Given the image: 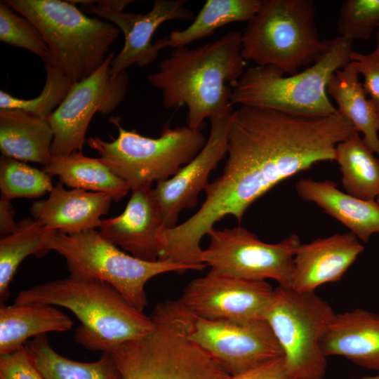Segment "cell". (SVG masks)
Returning <instances> with one entry per match:
<instances>
[{
    "label": "cell",
    "mask_w": 379,
    "mask_h": 379,
    "mask_svg": "<svg viewBox=\"0 0 379 379\" xmlns=\"http://www.w3.org/2000/svg\"><path fill=\"white\" fill-rule=\"evenodd\" d=\"M39 303L70 310L81 324L75 342L91 351L111 352L128 341L150 333L155 324L109 284L98 279L69 275L20 291L13 304Z\"/></svg>",
    "instance_id": "3"
},
{
    "label": "cell",
    "mask_w": 379,
    "mask_h": 379,
    "mask_svg": "<svg viewBox=\"0 0 379 379\" xmlns=\"http://www.w3.org/2000/svg\"><path fill=\"white\" fill-rule=\"evenodd\" d=\"M97 6L108 12H122L126 6L134 2L132 0H99Z\"/></svg>",
    "instance_id": "38"
},
{
    "label": "cell",
    "mask_w": 379,
    "mask_h": 379,
    "mask_svg": "<svg viewBox=\"0 0 379 379\" xmlns=\"http://www.w3.org/2000/svg\"><path fill=\"white\" fill-rule=\"evenodd\" d=\"M155 328L109 352L122 379H228L231 375L189 338L193 315L178 301L157 303Z\"/></svg>",
    "instance_id": "4"
},
{
    "label": "cell",
    "mask_w": 379,
    "mask_h": 379,
    "mask_svg": "<svg viewBox=\"0 0 379 379\" xmlns=\"http://www.w3.org/2000/svg\"><path fill=\"white\" fill-rule=\"evenodd\" d=\"M1 198L11 201L18 197L36 198L53 188L51 175L43 169L1 155L0 159Z\"/></svg>",
    "instance_id": "30"
},
{
    "label": "cell",
    "mask_w": 379,
    "mask_h": 379,
    "mask_svg": "<svg viewBox=\"0 0 379 379\" xmlns=\"http://www.w3.org/2000/svg\"><path fill=\"white\" fill-rule=\"evenodd\" d=\"M228 379H295L289 373L284 356L270 360Z\"/></svg>",
    "instance_id": "36"
},
{
    "label": "cell",
    "mask_w": 379,
    "mask_h": 379,
    "mask_svg": "<svg viewBox=\"0 0 379 379\" xmlns=\"http://www.w3.org/2000/svg\"><path fill=\"white\" fill-rule=\"evenodd\" d=\"M3 1L36 26L48 49L44 64L63 72L72 84L103 64L120 33L112 23L88 17L68 1Z\"/></svg>",
    "instance_id": "6"
},
{
    "label": "cell",
    "mask_w": 379,
    "mask_h": 379,
    "mask_svg": "<svg viewBox=\"0 0 379 379\" xmlns=\"http://www.w3.org/2000/svg\"><path fill=\"white\" fill-rule=\"evenodd\" d=\"M152 186L147 184L131 190L124 211L116 217L102 219L99 232L131 255L154 262L158 260L157 236L164 225Z\"/></svg>",
    "instance_id": "17"
},
{
    "label": "cell",
    "mask_w": 379,
    "mask_h": 379,
    "mask_svg": "<svg viewBox=\"0 0 379 379\" xmlns=\"http://www.w3.org/2000/svg\"><path fill=\"white\" fill-rule=\"evenodd\" d=\"M186 3L185 0H155L145 14L108 12L95 4L81 5V10L109 20L124 34V47L111 63V75L115 78L134 64L145 67L157 59L159 50L152 43L154 33L165 22L193 20L194 13L185 7Z\"/></svg>",
    "instance_id": "16"
},
{
    "label": "cell",
    "mask_w": 379,
    "mask_h": 379,
    "mask_svg": "<svg viewBox=\"0 0 379 379\" xmlns=\"http://www.w3.org/2000/svg\"><path fill=\"white\" fill-rule=\"evenodd\" d=\"M356 132L338 111L312 117L240 105L231 115L223 172L205 188L187 228L203 237L227 215L240 222L248 207L281 181L335 161L337 145Z\"/></svg>",
    "instance_id": "1"
},
{
    "label": "cell",
    "mask_w": 379,
    "mask_h": 379,
    "mask_svg": "<svg viewBox=\"0 0 379 379\" xmlns=\"http://www.w3.org/2000/svg\"><path fill=\"white\" fill-rule=\"evenodd\" d=\"M15 211L11 201L1 198L0 199V234L6 237L14 232L18 223L14 220Z\"/></svg>",
    "instance_id": "37"
},
{
    "label": "cell",
    "mask_w": 379,
    "mask_h": 379,
    "mask_svg": "<svg viewBox=\"0 0 379 379\" xmlns=\"http://www.w3.org/2000/svg\"><path fill=\"white\" fill-rule=\"evenodd\" d=\"M46 82L41 93L29 100L18 98L0 91V109H20L48 119L65 98L72 84L59 69L45 65Z\"/></svg>",
    "instance_id": "31"
},
{
    "label": "cell",
    "mask_w": 379,
    "mask_h": 379,
    "mask_svg": "<svg viewBox=\"0 0 379 379\" xmlns=\"http://www.w3.org/2000/svg\"><path fill=\"white\" fill-rule=\"evenodd\" d=\"M340 34L353 41L366 40L379 27V0H347L337 20Z\"/></svg>",
    "instance_id": "33"
},
{
    "label": "cell",
    "mask_w": 379,
    "mask_h": 379,
    "mask_svg": "<svg viewBox=\"0 0 379 379\" xmlns=\"http://www.w3.org/2000/svg\"><path fill=\"white\" fill-rule=\"evenodd\" d=\"M327 93L337 111L348 119L379 158V114L364 90L359 74L350 61L331 77Z\"/></svg>",
    "instance_id": "24"
},
{
    "label": "cell",
    "mask_w": 379,
    "mask_h": 379,
    "mask_svg": "<svg viewBox=\"0 0 379 379\" xmlns=\"http://www.w3.org/2000/svg\"><path fill=\"white\" fill-rule=\"evenodd\" d=\"M43 170L51 176L57 175L60 182L69 187L105 193L115 201H119L131 190L128 183L100 158L86 157L82 152L52 156Z\"/></svg>",
    "instance_id": "25"
},
{
    "label": "cell",
    "mask_w": 379,
    "mask_h": 379,
    "mask_svg": "<svg viewBox=\"0 0 379 379\" xmlns=\"http://www.w3.org/2000/svg\"><path fill=\"white\" fill-rule=\"evenodd\" d=\"M375 155L359 132L337 145L335 161L339 165L347 193L364 200H376L379 194V158Z\"/></svg>",
    "instance_id": "27"
},
{
    "label": "cell",
    "mask_w": 379,
    "mask_h": 379,
    "mask_svg": "<svg viewBox=\"0 0 379 379\" xmlns=\"http://www.w3.org/2000/svg\"><path fill=\"white\" fill-rule=\"evenodd\" d=\"M262 0H207L192 22L185 29L172 31L155 41L160 51L183 47L212 35L227 24L248 22L258 11Z\"/></svg>",
    "instance_id": "26"
},
{
    "label": "cell",
    "mask_w": 379,
    "mask_h": 379,
    "mask_svg": "<svg viewBox=\"0 0 379 379\" xmlns=\"http://www.w3.org/2000/svg\"><path fill=\"white\" fill-rule=\"evenodd\" d=\"M189 338L234 375L284 356L264 319L208 320L194 316Z\"/></svg>",
    "instance_id": "13"
},
{
    "label": "cell",
    "mask_w": 379,
    "mask_h": 379,
    "mask_svg": "<svg viewBox=\"0 0 379 379\" xmlns=\"http://www.w3.org/2000/svg\"><path fill=\"white\" fill-rule=\"evenodd\" d=\"M57 232L49 230L32 218L22 219L16 230L0 240V300L10 296L9 286L22 260L30 255L43 257L49 252V239Z\"/></svg>",
    "instance_id": "29"
},
{
    "label": "cell",
    "mask_w": 379,
    "mask_h": 379,
    "mask_svg": "<svg viewBox=\"0 0 379 379\" xmlns=\"http://www.w3.org/2000/svg\"><path fill=\"white\" fill-rule=\"evenodd\" d=\"M357 379H379V373L375 375L364 376L362 378Z\"/></svg>",
    "instance_id": "39"
},
{
    "label": "cell",
    "mask_w": 379,
    "mask_h": 379,
    "mask_svg": "<svg viewBox=\"0 0 379 379\" xmlns=\"http://www.w3.org/2000/svg\"><path fill=\"white\" fill-rule=\"evenodd\" d=\"M312 0H262L242 34V56L258 66H272L294 74L323 52Z\"/></svg>",
    "instance_id": "7"
},
{
    "label": "cell",
    "mask_w": 379,
    "mask_h": 379,
    "mask_svg": "<svg viewBox=\"0 0 379 379\" xmlns=\"http://www.w3.org/2000/svg\"><path fill=\"white\" fill-rule=\"evenodd\" d=\"M242 33L232 30L194 48H173L148 82L161 90L166 108L186 106L187 126L201 131L205 119L231 114V86L244 72Z\"/></svg>",
    "instance_id": "2"
},
{
    "label": "cell",
    "mask_w": 379,
    "mask_h": 379,
    "mask_svg": "<svg viewBox=\"0 0 379 379\" xmlns=\"http://www.w3.org/2000/svg\"><path fill=\"white\" fill-rule=\"evenodd\" d=\"M110 121L119 131L116 139L107 142L90 137L86 142L131 190L171 178L199 154L207 140L201 131L187 126L171 128L166 122L160 135L152 138L125 130L119 118Z\"/></svg>",
    "instance_id": "8"
},
{
    "label": "cell",
    "mask_w": 379,
    "mask_h": 379,
    "mask_svg": "<svg viewBox=\"0 0 379 379\" xmlns=\"http://www.w3.org/2000/svg\"><path fill=\"white\" fill-rule=\"evenodd\" d=\"M314 291L299 292L278 286L265 314L295 379H322L327 357L321 339L335 315Z\"/></svg>",
    "instance_id": "10"
},
{
    "label": "cell",
    "mask_w": 379,
    "mask_h": 379,
    "mask_svg": "<svg viewBox=\"0 0 379 379\" xmlns=\"http://www.w3.org/2000/svg\"><path fill=\"white\" fill-rule=\"evenodd\" d=\"M231 115L211 117L209 135L199 154L171 178L157 182L152 188L164 227H175L180 213L194 208L199 194L209 184L211 172L227 154Z\"/></svg>",
    "instance_id": "15"
},
{
    "label": "cell",
    "mask_w": 379,
    "mask_h": 379,
    "mask_svg": "<svg viewBox=\"0 0 379 379\" xmlns=\"http://www.w3.org/2000/svg\"><path fill=\"white\" fill-rule=\"evenodd\" d=\"M114 56V52L109 53L95 72L72 84L65 98L48 118L53 132L52 156L82 152L95 114L107 115L124 99L128 76L124 71L115 78L112 77L111 63Z\"/></svg>",
    "instance_id": "12"
},
{
    "label": "cell",
    "mask_w": 379,
    "mask_h": 379,
    "mask_svg": "<svg viewBox=\"0 0 379 379\" xmlns=\"http://www.w3.org/2000/svg\"><path fill=\"white\" fill-rule=\"evenodd\" d=\"M350 58L362 76L364 90L379 114V27L374 50L368 54L353 51Z\"/></svg>",
    "instance_id": "34"
},
{
    "label": "cell",
    "mask_w": 379,
    "mask_h": 379,
    "mask_svg": "<svg viewBox=\"0 0 379 379\" xmlns=\"http://www.w3.org/2000/svg\"><path fill=\"white\" fill-rule=\"evenodd\" d=\"M324 354L379 372V314L364 309L335 314L321 339Z\"/></svg>",
    "instance_id": "20"
},
{
    "label": "cell",
    "mask_w": 379,
    "mask_h": 379,
    "mask_svg": "<svg viewBox=\"0 0 379 379\" xmlns=\"http://www.w3.org/2000/svg\"><path fill=\"white\" fill-rule=\"evenodd\" d=\"M72 320L57 307L29 303L0 307V355L25 345L31 337L71 329Z\"/></svg>",
    "instance_id": "23"
},
{
    "label": "cell",
    "mask_w": 379,
    "mask_h": 379,
    "mask_svg": "<svg viewBox=\"0 0 379 379\" xmlns=\"http://www.w3.org/2000/svg\"><path fill=\"white\" fill-rule=\"evenodd\" d=\"M0 41L22 48L48 60L47 44L36 26L27 18L20 16L3 1L0 3Z\"/></svg>",
    "instance_id": "32"
},
{
    "label": "cell",
    "mask_w": 379,
    "mask_h": 379,
    "mask_svg": "<svg viewBox=\"0 0 379 379\" xmlns=\"http://www.w3.org/2000/svg\"><path fill=\"white\" fill-rule=\"evenodd\" d=\"M48 248L65 259L70 275L109 284L142 312L147 305L145 287L149 280L166 272L182 274L190 270L169 260L150 262L128 255L95 230L74 234L56 232L49 239Z\"/></svg>",
    "instance_id": "9"
},
{
    "label": "cell",
    "mask_w": 379,
    "mask_h": 379,
    "mask_svg": "<svg viewBox=\"0 0 379 379\" xmlns=\"http://www.w3.org/2000/svg\"><path fill=\"white\" fill-rule=\"evenodd\" d=\"M364 249L351 232L301 244L293 259L291 288L314 291L324 284L340 280Z\"/></svg>",
    "instance_id": "18"
},
{
    "label": "cell",
    "mask_w": 379,
    "mask_h": 379,
    "mask_svg": "<svg viewBox=\"0 0 379 379\" xmlns=\"http://www.w3.org/2000/svg\"><path fill=\"white\" fill-rule=\"evenodd\" d=\"M0 379H45L27 344L0 355Z\"/></svg>",
    "instance_id": "35"
},
{
    "label": "cell",
    "mask_w": 379,
    "mask_h": 379,
    "mask_svg": "<svg viewBox=\"0 0 379 379\" xmlns=\"http://www.w3.org/2000/svg\"><path fill=\"white\" fill-rule=\"evenodd\" d=\"M27 345L45 379H122L112 354L102 352L92 362L72 360L57 352L46 334L34 337Z\"/></svg>",
    "instance_id": "28"
},
{
    "label": "cell",
    "mask_w": 379,
    "mask_h": 379,
    "mask_svg": "<svg viewBox=\"0 0 379 379\" xmlns=\"http://www.w3.org/2000/svg\"><path fill=\"white\" fill-rule=\"evenodd\" d=\"M376 201L379 204V194H378V197L376 199Z\"/></svg>",
    "instance_id": "40"
},
{
    "label": "cell",
    "mask_w": 379,
    "mask_h": 379,
    "mask_svg": "<svg viewBox=\"0 0 379 379\" xmlns=\"http://www.w3.org/2000/svg\"><path fill=\"white\" fill-rule=\"evenodd\" d=\"M274 289L254 281L209 271L190 281L178 301L192 314L208 320H265Z\"/></svg>",
    "instance_id": "14"
},
{
    "label": "cell",
    "mask_w": 379,
    "mask_h": 379,
    "mask_svg": "<svg viewBox=\"0 0 379 379\" xmlns=\"http://www.w3.org/2000/svg\"><path fill=\"white\" fill-rule=\"evenodd\" d=\"M207 235L209 244L203 249L201 261L210 271L248 281L271 279L279 286L291 288L293 259L301 244L298 234L276 244L262 241L241 226L213 228Z\"/></svg>",
    "instance_id": "11"
},
{
    "label": "cell",
    "mask_w": 379,
    "mask_h": 379,
    "mask_svg": "<svg viewBox=\"0 0 379 379\" xmlns=\"http://www.w3.org/2000/svg\"><path fill=\"white\" fill-rule=\"evenodd\" d=\"M295 191L303 200L313 202L345 225L358 239L368 242L379 233V204L364 200L339 190L330 180H299Z\"/></svg>",
    "instance_id": "21"
},
{
    "label": "cell",
    "mask_w": 379,
    "mask_h": 379,
    "mask_svg": "<svg viewBox=\"0 0 379 379\" xmlns=\"http://www.w3.org/2000/svg\"><path fill=\"white\" fill-rule=\"evenodd\" d=\"M59 182L46 199L30 208L32 218L42 226L65 234H74L100 227L113 201L107 194L81 189H65Z\"/></svg>",
    "instance_id": "19"
},
{
    "label": "cell",
    "mask_w": 379,
    "mask_h": 379,
    "mask_svg": "<svg viewBox=\"0 0 379 379\" xmlns=\"http://www.w3.org/2000/svg\"><path fill=\"white\" fill-rule=\"evenodd\" d=\"M53 132L48 121L20 109H0V149L2 155L44 166L52 157Z\"/></svg>",
    "instance_id": "22"
},
{
    "label": "cell",
    "mask_w": 379,
    "mask_h": 379,
    "mask_svg": "<svg viewBox=\"0 0 379 379\" xmlns=\"http://www.w3.org/2000/svg\"><path fill=\"white\" fill-rule=\"evenodd\" d=\"M352 41L341 35L326 40L324 50L304 70L284 74L272 66H253L244 70L232 86V105L265 107L285 112L327 117L337 109L327 86L338 69L351 61Z\"/></svg>",
    "instance_id": "5"
}]
</instances>
